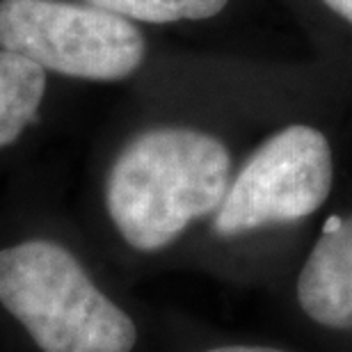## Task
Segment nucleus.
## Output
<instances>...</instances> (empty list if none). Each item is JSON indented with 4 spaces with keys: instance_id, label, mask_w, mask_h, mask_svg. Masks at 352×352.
Listing matches in <instances>:
<instances>
[{
    "instance_id": "obj_1",
    "label": "nucleus",
    "mask_w": 352,
    "mask_h": 352,
    "mask_svg": "<svg viewBox=\"0 0 352 352\" xmlns=\"http://www.w3.org/2000/svg\"><path fill=\"white\" fill-rule=\"evenodd\" d=\"M160 334L55 224L30 217L0 231L3 352H156Z\"/></svg>"
},
{
    "instance_id": "obj_2",
    "label": "nucleus",
    "mask_w": 352,
    "mask_h": 352,
    "mask_svg": "<svg viewBox=\"0 0 352 352\" xmlns=\"http://www.w3.org/2000/svg\"><path fill=\"white\" fill-rule=\"evenodd\" d=\"M234 176L229 146L192 126H151L110 158L101 179L105 227L126 254L165 256L210 222Z\"/></svg>"
},
{
    "instance_id": "obj_3",
    "label": "nucleus",
    "mask_w": 352,
    "mask_h": 352,
    "mask_svg": "<svg viewBox=\"0 0 352 352\" xmlns=\"http://www.w3.org/2000/svg\"><path fill=\"white\" fill-rule=\"evenodd\" d=\"M0 48L89 82L126 80L146 58L138 23L87 0H0Z\"/></svg>"
},
{
    "instance_id": "obj_4",
    "label": "nucleus",
    "mask_w": 352,
    "mask_h": 352,
    "mask_svg": "<svg viewBox=\"0 0 352 352\" xmlns=\"http://www.w3.org/2000/svg\"><path fill=\"white\" fill-rule=\"evenodd\" d=\"M334 188V156L327 138L307 124H291L256 146L234 172L210 231L222 241L284 227L311 217Z\"/></svg>"
},
{
    "instance_id": "obj_5",
    "label": "nucleus",
    "mask_w": 352,
    "mask_h": 352,
    "mask_svg": "<svg viewBox=\"0 0 352 352\" xmlns=\"http://www.w3.org/2000/svg\"><path fill=\"white\" fill-rule=\"evenodd\" d=\"M295 302L311 325L352 334V213L332 220L295 279Z\"/></svg>"
},
{
    "instance_id": "obj_6",
    "label": "nucleus",
    "mask_w": 352,
    "mask_h": 352,
    "mask_svg": "<svg viewBox=\"0 0 352 352\" xmlns=\"http://www.w3.org/2000/svg\"><path fill=\"white\" fill-rule=\"evenodd\" d=\"M48 74L32 60L0 48V156L14 149L37 124Z\"/></svg>"
},
{
    "instance_id": "obj_7",
    "label": "nucleus",
    "mask_w": 352,
    "mask_h": 352,
    "mask_svg": "<svg viewBox=\"0 0 352 352\" xmlns=\"http://www.w3.org/2000/svg\"><path fill=\"white\" fill-rule=\"evenodd\" d=\"M133 23H183V21L213 19L227 7L229 0H87Z\"/></svg>"
},
{
    "instance_id": "obj_8",
    "label": "nucleus",
    "mask_w": 352,
    "mask_h": 352,
    "mask_svg": "<svg viewBox=\"0 0 352 352\" xmlns=\"http://www.w3.org/2000/svg\"><path fill=\"white\" fill-rule=\"evenodd\" d=\"M170 339L165 336V327L163 334H160L158 346L165 348L167 352H291L286 348H277V346H265V343H238V341H222V343H197V346H188L181 339H174L172 329Z\"/></svg>"
},
{
    "instance_id": "obj_9",
    "label": "nucleus",
    "mask_w": 352,
    "mask_h": 352,
    "mask_svg": "<svg viewBox=\"0 0 352 352\" xmlns=\"http://www.w3.org/2000/svg\"><path fill=\"white\" fill-rule=\"evenodd\" d=\"M322 3L339 14L341 19H346L348 23H352V0H322Z\"/></svg>"
}]
</instances>
